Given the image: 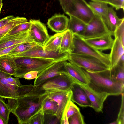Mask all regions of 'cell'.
<instances>
[{"label":"cell","mask_w":124,"mask_h":124,"mask_svg":"<svg viewBox=\"0 0 124 124\" xmlns=\"http://www.w3.org/2000/svg\"><path fill=\"white\" fill-rule=\"evenodd\" d=\"M15 98H8L10 111L16 117L19 124H27L30 119L41 109L48 96L47 90L41 86L31 84L20 85Z\"/></svg>","instance_id":"6da1fadb"},{"label":"cell","mask_w":124,"mask_h":124,"mask_svg":"<svg viewBox=\"0 0 124 124\" xmlns=\"http://www.w3.org/2000/svg\"><path fill=\"white\" fill-rule=\"evenodd\" d=\"M81 68L88 79L87 85L92 89L99 92H106L109 95H118L124 93V84L113 79L110 69L92 71Z\"/></svg>","instance_id":"7a4b0ae2"},{"label":"cell","mask_w":124,"mask_h":124,"mask_svg":"<svg viewBox=\"0 0 124 124\" xmlns=\"http://www.w3.org/2000/svg\"><path fill=\"white\" fill-rule=\"evenodd\" d=\"M8 55L15 70L13 75L19 78H23L25 74L31 71H37L39 73L56 61L49 59Z\"/></svg>","instance_id":"3957f363"},{"label":"cell","mask_w":124,"mask_h":124,"mask_svg":"<svg viewBox=\"0 0 124 124\" xmlns=\"http://www.w3.org/2000/svg\"><path fill=\"white\" fill-rule=\"evenodd\" d=\"M63 10L81 20L86 24L94 17L95 14L85 0H58Z\"/></svg>","instance_id":"277c9868"},{"label":"cell","mask_w":124,"mask_h":124,"mask_svg":"<svg viewBox=\"0 0 124 124\" xmlns=\"http://www.w3.org/2000/svg\"><path fill=\"white\" fill-rule=\"evenodd\" d=\"M67 61L79 67L92 71H98L110 69L94 57L85 54L71 53Z\"/></svg>","instance_id":"5b68a950"},{"label":"cell","mask_w":124,"mask_h":124,"mask_svg":"<svg viewBox=\"0 0 124 124\" xmlns=\"http://www.w3.org/2000/svg\"><path fill=\"white\" fill-rule=\"evenodd\" d=\"M75 48L72 53L92 56L98 59L110 69L109 54L96 50L88 45L80 36L74 34Z\"/></svg>","instance_id":"8992f818"},{"label":"cell","mask_w":124,"mask_h":124,"mask_svg":"<svg viewBox=\"0 0 124 124\" xmlns=\"http://www.w3.org/2000/svg\"><path fill=\"white\" fill-rule=\"evenodd\" d=\"M67 59L56 61L38 74L35 79L34 85L40 86L49 79L55 76L67 73L65 65Z\"/></svg>","instance_id":"52a82bcc"},{"label":"cell","mask_w":124,"mask_h":124,"mask_svg":"<svg viewBox=\"0 0 124 124\" xmlns=\"http://www.w3.org/2000/svg\"><path fill=\"white\" fill-rule=\"evenodd\" d=\"M69 54L67 52L60 54L59 51L55 52L48 51L44 49L42 46H39L10 56L17 57H35L51 59L57 61L65 59H68Z\"/></svg>","instance_id":"ba28073f"},{"label":"cell","mask_w":124,"mask_h":124,"mask_svg":"<svg viewBox=\"0 0 124 124\" xmlns=\"http://www.w3.org/2000/svg\"><path fill=\"white\" fill-rule=\"evenodd\" d=\"M74 83L67 73L58 75L47 80L40 86L46 90H56L67 91L70 90Z\"/></svg>","instance_id":"9c48e42d"},{"label":"cell","mask_w":124,"mask_h":124,"mask_svg":"<svg viewBox=\"0 0 124 124\" xmlns=\"http://www.w3.org/2000/svg\"><path fill=\"white\" fill-rule=\"evenodd\" d=\"M110 32L101 18L95 14L86 24L84 31L80 36L85 39L99 37Z\"/></svg>","instance_id":"30bf717a"},{"label":"cell","mask_w":124,"mask_h":124,"mask_svg":"<svg viewBox=\"0 0 124 124\" xmlns=\"http://www.w3.org/2000/svg\"><path fill=\"white\" fill-rule=\"evenodd\" d=\"M30 33L34 41L43 47L49 36L45 25L39 20L31 19Z\"/></svg>","instance_id":"8fae6325"},{"label":"cell","mask_w":124,"mask_h":124,"mask_svg":"<svg viewBox=\"0 0 124 124\" xmlns=\"http://www.w3.org/2000/svg\"><path fill=\"white\" fill-rule=\"evenodd\" d=\"M47 91L49 97L57 104L58 108L56 115L60 123L64 108L68 102L71 100L72 92L71 90L67 91L56 90Z\"/></svg>","instance_id":"7c38bea8"},{"label":"cell","mask_w":124,"mask_h":124,"mask_svg":"<svg viewBox=\"0 0 124 124\" xmlns=\"http://www.w3.org/2000/svg\"><path fill=\"white\" fill-rule=\"evenodd\" d=\"M77 83L79 85L86 93L91 103L92 108L97 112L102 113L104 102L108 96H110L109 94L106 92L96 91L87 85L80 83Z\"/></svg>","instance_id":"4fadbf2b"},{"label":"cell","mask_w":124,"mask_h":124,"mask_svg":"<svg viewBox=\"0 0 124 124\" xmlns=\"http://www.w3.org/2000/svg\"><path fill=\"white\" fill-rule=\"evenodd\" d=\"M113 36V33L110 32L99 37L83 39L88 45L93 49L102 51L111 49L114 40Z\"/></svg>","instance_id":"5bb4252c"},{"label":"cell","mask_w":124,"mask_h":124,"mask_svg":"<svg viewBox=\"0 0 124 124\" xmlns=\"http://www.w3.org/2000/svg\"><path fill=\"white\" fill-rule=\"evenodd\" d=\"M32 42H34L30 35L29 30L2 38L0 39V50L21 43Z\"/></svg>","instance_id":"9a60e30c"},{"label":"cell","mask_w":124,"mask_h":124,"mask_svg":"<svg viewBox=\"0 0 124 124\" xmlns=\"http://www.w3.org/2000/svg\"><path fill=\"white\" fill-rule=\"evenodd\" d=\"M71 100L81 107L92 108L91 103L85 92L78 84L74 83L71 88Z\"/></svg>","instance_id":"2e32d148"},{"label":"cell","mask_w":124,"mask_h":124,"mask_svg":"<svg viewBox=\"0 0 124 124\" xmlns=\"http://www.w3.org/2000/svg\"><path fill=\"white\" fill-rule=\"evenodd\" d=\"M69 21V19L64 14H55L48 19L47 24L53 31L62 33L67 29Z\"/></svg>","instance_id":"e0dca14e"},{"label":"cell","mask_w":124,"mask_h":124,"mask_svg":"<svg viewBox=\"0 0 124 124\" xmlns=\"http://www.w3.org/2000/svg\"><path fill=\"white\" fill-rule=\"evenodd\" d=\"M65 67L67 73L71 78L74 83L88 85V79L81 68L67 62L65 63Z\"/></svg>","instance_id":"ac0fdd59"},{"label":"cell","mask_w":124,"mask_h":124,"mask_svg":"<svg viewBox=\"0 0 124 124\" xmlns=\"http://www.w3.org/2000/svg\"><path fill=\"white\" fill-rule=\"evenodd\" d=\"M75 48L74 34L71 30L67 29L64 32L59 52L60 54L67 52L70 54L73 52Z\"/></svg>","instance_id":"d6986e66"},{"label":"cell","mask_w":124,"mask_h":124,"mask_svg":"<svg viewBox=\"0 0 124 124\" xmlns=\"http://www.w3.org/2000/svg\"><path fill=\"white\" fill-rule=\"evenodd\" d=\"M124 17L119 18L112 6L108 7L106 16L102 19L109 31L113 34L115 30L121 23Z\"/></svg>","instance_id":"ffe728a7"},{"label":"cell","mask_w":124,"mask_h":124,"mask_svg":"<svg viewBox=\"0 0 124 124\" xmlns=\"http://www.w3.org/2000/svg\"><path fill=\"white\" fill-rule=\"evenodd\" d=\"M124 46L117 37H115L114 43L109 54L110 69H112L117 64L120 58L124 54Z\"/></svg>","instance_id":"44dd1931"},{"label":"cell","mask_w":124,"mask_h":124,"mask_svg":"<svg viewBox=\"0 0 124 124\" xmlns=\"http://www.w3.org/2000/svg\"><path fill=\"white\" fill-rule=\"evenodd\" d=\"M67 29L71 30L75 34L81 35L84 31L86 24L80 19L70 14Z\"/></svg>","instance_id":"7402d4cb"},{"label":"cell","mask_w":124,"mask_h":124,"mask_svg":"<svg viewBox=\"0 0 124 124\" xmlns=\"http://www.w3.org/2000/svg\"><path fill=\"white\" fill-rule=\"evenodd\" d=\"M64 32L56 33L49 37L48 40L43 47L44 49L55 52L59 51Z\"/></svg>","instance_id":"603a6c76"},{"label":"cell","mask_w":124,"mask_h":124,"mask_svg":"<svg viewBox=\"0 0 124 124\" xmlns=\"http://www.w3.org/2000/svg\"><path fill=\"white\" fill-rule=\"evenodd\" d=\"M95 14L102 19L107 14L108 6L105 2L91 1L88 3Z\"/></svg>","instance_id":"cb8c5ba5"},{"label":"cell","mask_w":124,"mask_h":124,"mask_svg":"<svg viewBox=\"0 0 124 124\" xmlns=\"http://www.w3.org/2000/svg\"><path fill=\"white\" fill-rule=\"evenodd\" d=\"M27 22V20L25 17H15L6 25L0 28V39L4 37L16 25Z\"/></svg>","instance_id":"d4e9b609"},{"label":"cell","mask_w":124,"mask_h":124,"mask_svg":"<svg viewBox=\"0 0 124 124\" xmlns=\"http://www.w3.org/2000/svg\"><path fill=\"white\" fill-rule=\"evenodd\" d=\"M39 46H42L35 42L20 43L18 44L7 55L11 56L18 54L32 48Z\"/></svg>","instance_id":"484cf974"},{"label":"cell","mask_w":124,"mask_h":124,"mask_svg":"<svg viewBox=\"0 0 124 124\" xmlns=\"http://www.w3.org/2000/svg\"><path fill=\"white\" fill-rule=\"evenodd\" d=\"M0 71L13 75L15 70L8 55L0 57Z\"/></svg>","instance_id":"4316f807"},{"label":"cell","mask_w":124,"mask_h":124,"mask_svg":"<svg viewBox=\"0 0 124 124\" xmlns=\"http://www.w3.org/2000/svg\"><path fill=\"white\" fill-rule=\"evenodd\" d=\"M110 70L113 79L124 84V66L117 64Z\"/></svg>","instance_id":"83f0119b"},{"label":"cell","mask_w":124,"mask_h":124,"mask_svg":"<svg viewBox=\"0 0 124 124\" xmlns=\"http://www.w3.org/2000/svg\"><path fill=\"white\" fill-rule=\"evenodd\" d=\"M58 108L56 102L48 96L42 107L41 111L44 113L56 115Z\"/></svg>","instance_id":"f1b7e54d"},{"label":"cell","mask_w":124,"mask_h":124,"mask_svg":"<svg viewBox=\"0 0 124 124\" xmlns=\"http://www.w3.org/2000/svg\"><path fill=\"white\" fill-rule=\"evenodd\" d=\"M31 26V23L29 21L20 23L14 27L4 36L18 34L28 31Z\"/></svg>","instance_id":"f546056e"},{"label":"cell","mask_w":124,"mask_h":124,"mask_svg":"<svg viewBox=\"0 0 124 124\" xmlns=\"http://www.w3.org/2000/svg\"><path fill=\"white\" fill-rule=\"evenodd\" d=\"M3 98L0 97V116L4 120L5 124H8L11 113L7 104L5 103Z\"/></svg>","instance_id":"4dcf8cb0"},{"label":"cell","mask_w":124,"mask_h":124,"mask_svg":"<svg viewBox=\"0 0 124 124\" xmlns=\"http://www.w3.org/2000/svg\"><path fill=\"white\" fill-rule=\"evenodd\" d=\"M79 111V108L70 100L66 106L62 117H66L68 119L75 113Z\"/></svg>","instance_id":"1f68e13d"},{"label":"cell","mask_w":124,"mask_h":124,"mask_svg":"<svg viewBox=\"0 0 124 124\" xmlns=\"http://www.w3.org/2000/svg\"><path fill=\"white\" fill-rule=\"evenodd\" d=\"M113 36L117 37L124 46V19L114 31Z\"/></svg>","instance_id":"d6a6232c"},{"label":"cell","mask_w":124,"mask_h":124,"mask_svg":"<svg viewBox=\"0 0 124 124\" xmlns=\"http://www.w3.org/2000/svg\"><path fill=\"white\" fill-rule=\"evenodd\" d=\"M69 124H84L85 123L83 116L80 111L77 112L68 118Z\"/></svg>","instance_id":"836d02e7"},{"label":"cell","mask_w":124,"mask_h":124,"mask_svg":"<svg viewBox=\"0 0 124 124\" xmlns=\"http://www.w3.org/2000/svg\"><path fill=\"white\" fill-rule=\"evenodd\" d=\"M44 113L42 112L35 115L30 119L27 124H44Z\"/></svg>","instance_id":"e575fe53"},{"label":"cell","mask_w":124,"mask_h":124,"mask_svg":"<svg viewBox=\"0 0 124 124\" xmlns=\"http://www.w3.org/2000/svg\"><path fill=\"white\" fill-rule=\"evenodd\" d=\"M60 122L55 115L44 113V124H59Z\"/></svg>","instance_id":"d590c367"},{"label":"cell","mask_w":124,"mask_h":124,"mask_svg":"<svg viewBox=\"0 0 124 124\" xmlns=\"http://www.w3.org/2000/svg\"><path fill=\"white\" fill-rule=\"evenodd\" d=\"M122 98L121 107L116 120L118 124H124V95L121 94Z\"/></svg>","instance_id":"8d00e7d4"},{"label":"cell","mask_w":124,"mask_h":124,"mask_svg":"<svg viewBox=\"0 0 124 124\" xmlns=\"http://www.w3.org/2000/svg\"><path fill=\"white\" fill-rule=\"evenodd\" d=\"M116 10L120 9L124 10V0H109L107 3Z\"/></svg>","instance_id":"74e56055"},{"label":"cell","mask_w":124,"mask_h":124,"mask_svg":"<svg viewBox=\"0 0 124 124\" xmlns=\"http://www.w3.org/2000/svg\"><path fill=\"white\" fill-rule=\"evenodd\" d=\"M12 76L9 74L5 73L6 78L8 82L10 84L13 85L17 86L21 85L19 78H13Z\"/></svg>","instance_id":"f35d334b"},{"label":"cell","mask_w":124,"mask_h":124,"mask_svg":"<svg viewBox=\"0 0 124 124\" xmlns=\"http://www.w3.org/2000/svg\"><path fill=\"white\" fill-rule=\"evenodd\" d=\"M38 73L39 72L37 71H31L25 74L23 78L27 80L33 79L36 78Z\"/></svg>","instance_id":"ab89813d"},{"label":"cell","mask_w":124,"mask_h":124,"mask_svg":"<svg viewBox=\"0 0 124 124\" xmlns=\"http://www.w3.org/2000/svg\"><path fill=\"white\" fill-rule=\"evenodd\" d=\"M15 17L13 15H9L0 20V28L6 25Z\"/></svg>","instance_id":"60d3db41"},{"label":"cell","mask_w":124,"mask_h":124,"mask_svg":"<svg viewBox=\"0 0 124 124\" xmlns=\"http://www.w3.org/2000/svg\"><path fill=\"white\" fill-rule=\"evenodd\" d=\"M18 44L0 50V57L8 54L10 51Z\"/></svg>","instance_id":"b9f144b4"},{"label":"cell","mask_w":124,"mask_h":124,"mask_svg":"<svg viewBox=\"0 0 124 124\" xmlns=\"http://www.w3.org/2000/svg\"><path fill=\"white\" fill-rule=\"evenodd\" d=\"M117 64L124 66V55H122L120 58Z\"/></svg>","instance_id":"7bdbcfd3"},{"label":"cell","mask_w":124,"mask_h":124,"mask_svg":"<svg viewBox=\"0 0 124 124\" xmlns=\"http://www.w3.org/2000/svg\"><path fill=\"white\" fill-rule=\"evenodd\" d=\"M91 1L94 2H99L106 3H107L109 0H90Z\"/></svg>","instance_id":"ee69618b"},{"label":"cell","mask_w":124,"mask_h":124,"mask_svg":"<svg viewBox=\"0 0 124 124\" xmlns=\"http://www.w3.org/2000/svg\"><path fill=\"white\" fill-rule=\"evenodd\" d=\"M0 124H5V122L2 118V117L0 116Z\"/></svg>","instance_id":"f6af8a7d"},{"label":"cell","mask_w":124,"mask_h":124,"mask_svg":"<svg viewBox=\"0 0 124 124\" xmlns=\"http://www.w3.org/2000/svg\"><path fill=\"white\" fill-rule=\"evenodd\" d=\"M109 124H118V122L116 120Z\"/></svg>","instance_id":"bcb514c9"},{"label":"cell","mask_w":124,"mask_h":124,"mask_svg":"<svg viewBox=\"0 0 124 124\" xmlns=\"http://www.w3.org/2000/svg\"><path fill=\"white\" fill-rule=\"evenodd\" d=\"M2 6H3V3L1 4L0 5V12H1V10L2 8Z\"/></svg>","instance_id":"7dc6e473"},{"label":"cell","mask_w":124,"mask_h":124,"mask_svg":"<svg viewBox=\"0 0 124 124\" xmlns=\"http://www.w3.org/2000/svg\"><path fill=\"white\" fill-rule=\"evenodd\" d=\"M3 0H0V5L1 4H2Z\"/></svg>","instance_id":"c3c4849f"}]
</instances>
